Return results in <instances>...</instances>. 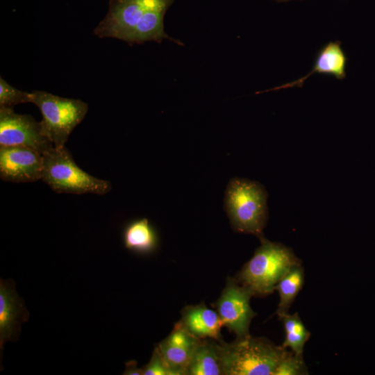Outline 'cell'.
<instances>
[{"instance_id":"cell-1","label":"cell","mask_w":375,"mask_h":375,"mask_svg":"<svg viewBox=\"0 0 375 375\" xmlns=\"http://www.w3.org/2000/svg\"><path fill=\"white\" fill-rule=\"evenodd\" d=\"M259 239L260 247L235 279L253 296L265 297L273 293L279 280L293 267L301 265V261L290 248L264 236Z\"/></svg>"},{"instance_id":"cell-2","label":"cell","mask_w":375,"mask_h":375,"mask_svg":"<svg viewBox=\"0 0 375 375\" xmlns=\"http://www.w3.org/2000/svg\"><path fill=\"white\" fill-rule=\"evenodd\" d=\"M223 374L274 375L285 348L251 335L231 343L219 342Z\"/></svg>"},{"instance_id":"cell-3","label":"cell","mask_w":375,"mask_h":375,"mask_svg":"<svg viewBox=\"0 0 375 375\" xmlns=\"http://www.w3.org/2000/svg\"><path fill=\"white\" fill-rule=\"evenodd\" d=\"M267 192L262 185L245 178L228 182L224 198L225 210L233 229L260 238L267 219Z\"/></svg>"},{"instance_id":"cell-4","label":"cell","mask_w":375,"mask_h":375,"mask_svg":"<svg viewBox=\"0 0 375 375\" xmlns=\"http://www.w3.org/2000/svg\"><path fill=\"white\" fill-rule=\"evenodd\" d=\"M41 180L58 193L103 195L111 190L109 181L96 178L81 169L65 146L53 147L43 155Z\"/></svg>"},{"instance_id":"cell-5","label":"cell","mask_w":375,"mask_h":375,"mask_svg":"<svg viewBox=\"0 0 375 375\" xmlns=\"http://www.w3.org/2000/svg\"><path fill=\"white\" fill-rule=\"evenodd\" d=\"M31 94V103L39 108L42 115L40 123L44 133L55 148L65 147L72 131L86 115L88 103L45 91L35 90Z\"/></svg>"},{"instance_id":"cell-6","label":"cell","mask_w":375,"mask_h":375,"mask_svg":"<svg viewBox=\"0 0 375 375\" xmlns=\"http://www.w3.org/2000/svg\"><path fill=\"white\" fill-rule=\"evenodd\" d=\"M174 0H110L108 11L94 29L100 38L120 40L131 30L149 10L169 8Z\"/></svg>"},{"instance_id":"cell-7","label":"cell","mask_w":375,"mask_h":375,"mask_svg":"<svg viewBox=\"0 0 375 375\" xmlns=\"http://www.w3.org/2000/svg\"><path fill=\"white\" fill-rule=\"evenodd\" d=\"M13 146L29 147L42 155L54 147L40 122L30 115L16 113L12 108L0 107V147Z\"/></svg>"},{"instance_id":"cell-8","label":"cell","mask_w":375,"mask_h":375,"mask_svg":"<svg viewBox=\"0 0 375 375\" xmlns=\"http://www.w3.org/2000/svg\"><path fill=\"white\" fill-rule=\"evenodd\" d=\"M253 292L235 278H228L215 303L216 311L222 322L237 338L249 336V326L256 313L250 306Z\"/></svg>"},{"instance_id":"cell-9","label":"cell","mask_w":375,"mask_h":375,"mask_svg":"<svg viewBox=\"0 0 375 375\" xmlns=\"http://www.w3.org/2000/svg\"><path fill=\"white\" fill-rule=\"evenodd\" d=\"M43 155L26 147H0V177L13 183H29L42 178Z\"/></svg>"},{"instance_id":"cell-10","label":"cell","mask_w":375,"mask_h":375,"mask_svg":"<svg viewBox=\"0 0 375 375\" xmlns=\"http://www.w3.org/2000/svg\"><path fill=\"white\" fill-rule=\"evenodd\" d=\"M200 340L177 322L170 334L155 348L174 375H187Z\"/></svg>"},{"instance_id":"cell-11","label":"cell","mask_w":375,"mask_h":375,"mask_svg":"<svg viewBox=\"0 0 375 375\" xmlns=\"http://www.w3.org/2000/svg\"><path fill=\"white\" fill-rule=\"evenodd\" d=\"M29 314L10 281L0 280V349L1 357L3 345L7 341L18 338L20 326L26 322Z\"/></svg>"},{"instance_id":"cell-12","label":"cell","mask_w":375,"mask_h":375,"mask_svg":"<svg viewBox=\"0 0 375 375\" xmlns=\"http://www.w3.org/2000/svg\"><path fill=\"white\" fill-rule=\"evenodd\" d=\"M178 323L197 339L222 340L223 324L216 310L208 308L204 303L185 306L181 311Z\"/></svg>"},{"instance_id":"cell-13","label":"cell","mask_w":375,"mask_h":375,"mask_svg":"<svg viewBox=\"0 0 375 375\" xmlns=\"http://www.w3.org/2000/svg\"><path fill=\"white\" fill-rule=\"evenodd\" d=\"M347 57L340 42H329L319 52L313 68L306 75L289 83L265 90L266 92L295 87H302L306 79L314 73L330 74L338 80L346 77Z\"/></svg>"},{"instance_id":"cell-14","label":"cell","mask_w":375,"mask_h":375,"mask_svg":"<svg viewBox=\"0 0 375 375\" xmlns=\"http://www.w3.org/2000/svg\"><path fill=\"white\" fill-rule=\"evenodd\" d=\"M167 9V8H160L149 10L120 40L129 44H142L151 41L160 42L167 39L182 45L181 41L171 38L165 31L164 17Z\"/></svg>"},{"instance_id":"cell-15","label":"cell","mask_w":375,"mask_h":375,"mask_svg":"<svg viewBox=\"0 0 375 375\" xmlns=\"http://www.w3.org/2000/svg\"><path fill=\"white\" fill-rule=\"evenodd\" d=\"M223 374L219 341L201 340L189 365L187 375Z\"/></svg>"},{"instance_id":"cell-16","label":"cell","mask_w":375,"mask_h":375,"mask_svg":"<svg viewBox=\"0 0 375 375\" xmlns=\"http://www.w3.org/2000/svg\"><path fill=\"white\" fill-rule=\"evenodd\" d=\"M125 247L135 253L148 254L157 246V236L147 219L143 218L128 224L123 232Z\"/></svg>"},{"instance_id":"cell-17","label":"cell","mask_w":375,"mask_h":375,"mask_svg":"<svg viewBox=\"0 0 375 375\" xmlns=\"http://www.w3.org/2000/svg\"><path fill=\"white\" fill-rule=\"evenodd\" d=\"M304 283V270L301 265L293 267L278 282L280 301L276 310L278 318L289 313L290 308Z\"/></svg>"},{"instance_id":"cell-18","label":"cell","mask_w":375,"mask_h":375,"mask_svg":"<svg viewBox=\"0 0 375 375\" xmlns=\"http://www.w3.org/2000/svg\"><path fill=\"white\" fill-rule=\"evenodd\" d=\"M283 324L285 337L283 347L290 349L297 354L303 355V347L310 336V333L306 329L298 313L286 314L281 317Z\"/></svg>"},{"instance_id":"cell-19","label":"cell","mask_w":375,"mask_h":375,"mask_svg":"<svg viewBox=\"0 0 375 375\" xmlns=\"http://www.w3.org/2000/svg\"><path fill=\"white\" fill-rule=\"evenodd\" d=\"M308 374L303 355L297 354L285 349L276 367L274 375H303Z\"/></svg>"},{"instance_id":"cell-20","label":"cell","mask_w":375,"mask_h":375,"mask_svg":"<svg viewBox=\"0 0 375 375\" xmlns=\"http://www.w3.org/2000/svg\"><path fill=\"white\" fill-rule=\"evenodd\" d=\"M31 101V92L19 90L0 77V107L12 108L15 105Z\"/></svg>"},{"instance_id":"cell-21","label":"cell","mask_w":375,"mask_h":375,"mask_svg":"<svg viewBox=\"0 0 375 375\" xmlns=\"http://www.w3.org/2000/svg\"><path fill=\"white\" fill-rule=\"evenodd\" d=\"M142 375H174L155 348L151 360L142 368Z\"/></svg>"},{"instance_id":"cell-22","label":"cell","mask_w":375,"mask_h":375,"mask_svg":"<svg viewBox=\"0 0 375 375\" xmlns=\"http://www.w3.org/2000/svg\"><path fill=\"white\" fill-rule=\"evenodd\" d=\"M126 369L124 374L126 375H142V368L137 367V362L135 360H131L126 364Z\"/></svg>"},{"instance_id":"cell-23","label":"cell","mask_w":375,"mask_h":375,"mask_svg":"<svg viewBox=\"0 0 375 375\" xmlns=\"http://www.w3.org/2000/svg\"><path fill=\"white\" fill-rule=\"evenodd\" d=\"M276 2H278V3H282V2H288V1H293V0H274Z\"/></svg>"}]
</instances>
